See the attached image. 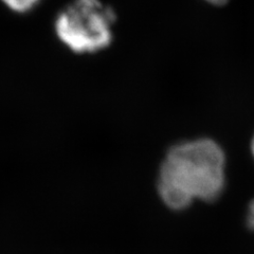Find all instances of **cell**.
I'll use <instances>...</instances> for the list:
<instances>
[{
	"instance_id": "6da1fadb",
	"label": "cell",
	"mask_w": 254,
	"mask_h": 254,
	"mask_svg": "<svg viewBox=\"0 0 254 254\" xmlns=\"http://www.w3.org/2000/svg\"><path fill=\"white\" fill-rule=\"evenodd\" d=\"M225 164L224 152L212 140L198 139L173 146L158 177L163 202L181 210L195 199L215 200L225 188Z\"/></svg>"
},
{
	"instance_id": "7a4b0ae2",
	"label": "cell",
	"mask_w": 254,
	"mask_h": 254,
	"mask_svg": "<svg viewBox=\"0 0 254 254\" xmlns=\"http://www.w3.org/2000/svg\"><path fill=\"white\" fill-rule=\"evenodd\" d=\"M117 15L101 0H72L59 13L54 29L60 41L78 54L95 53L113 43Z\"/></svg>"
},
{
	"instance_id": "3957f363",
	"label": "cell",
	"mask_w": 254,
	"mask_h": 254,
	"mask_svg": "<svg viewBox=\"0 0 254 254\" xmlns=\"http://www.w3.org/2000/svg\"><path fill=\"white\" fill-rule=\"evenodd\" d=\"M2 1L11 10L19 13H25L33 9L41 0H2Z\"/></svg>"
},
{
	"instance_id": "277c9868",
	"label": "cell",
	"mask_w": 254,
	"mask_h": 254,
	"mask_svg": "<svg viewBox=\"0 0 254 254\" xmlns=\"http://www.w3.org/2000/svg\"><path fill=\"white\" fill-rule=\"evenodd\" d=\"M248 224L249 226L254 229V200L251 202L248 211Z\"/></svg>"
},
{
	"instance_id": "5b68a950",
	"label": "cell",
	"mask_w": 254,
	"mask_h": 254,
	"mask_svg": "<svg viewBox=\"0 0 254 254\" xmlns=\"http://www.w3.org/2000/svg\"><path fill=\"white\" fill-rule=\"evenodd\" d=\"M205 1H208L214 5H222L228 2V0H205Z\"/></svg>"
},
{
	"instance_id": "8992f818",
	"label": "cell",
	"mask_w": 254,
	"mask_h": 254,
	"mask_svg": "<svg viewBox=\"0 0 254 254\" xmlns=\"http://www.w3.org/2000/svg\"><path fill=\"white\" fill-rule=\"evenodd\" d=\"M252 153H253V156H254V138H253V141H252Z\"/></svg>"
}]
</instances>
